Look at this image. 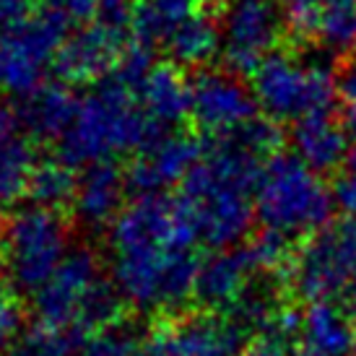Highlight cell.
<instances>
[{
    "instance_id": "obj_1",
    "label": "cell",
    "mask_w": 356,
    "mask_h": 356,
    "mask_svg": "<svg viewBox=\"0 0 356 356\" xmlns=\"http://www.w3.org/2000/svg\"><path fill=\"white\" fill-rule=\"evenodd\" d=\"M198 239L177 195H138L109 227V278L138 312H175L195 299Z\"/></svg>"
},
{
    "instance_id": "obj_2",
    "label": "cell",
    "mask_w": 356,
    "mask_h": 356,
    "mask_svg": "<svg viewBox=\"0 0 356 356\" xmlns=\"http://www.w3.org/2000/svg\"><path fill=\"white\" fill-rule=\"evenodd\" d=\"M266 167L239 133L208 138L198 164L179 185V206L200 245L239 248L255 218V190Z\"/></svg>"
},
{
    "instance_id": "obj_3",
    "label": "cell",
    "mask_w": 356,
    "mask_h": 356,
    "mask_svg": "<svg viewBox=\"0 0 356 356\" xmlns=\"http://www.w3.org/2000/svg\"><path fill=\"white\" fill-rule=\"evenodd\" d=\"M167 130L151 122L136 91L115 76L79 94L73 120L58 140V159L68 167H94L122 154H138ZM172 133V130H169Z\"/></svg>"
},
{
    "instance_id": "obj_4",
    "label": "cell",
    "mask_w": 356,
    "mask_h": 356,
    "mask_svg": "<svg viewBox=\"0 0 356 356\" xmlns=\"http://www.w3.org/2000/svg\"><path fill=\"white\" fill-rule=\"evenodd\" d=\"M31 305L44 325L79 327L89 336L122 325L128 307L91 248L70 250L55 276L31 297Z\"/></svg>"
},
{
    "instance_id": "obj_5",
    "label": "cell",
    "mask_w": 356,
    "mask_h": 356,
    "mask_svg": "<svg viewBox=\"0 0 356 356\" xmlns=\"http://www.w3.org/2000/svg\"><path fill=\"white\" fill-rule=\"evenodd\" d=\"M333 188L323 175L302 164L294 154L268 159L255 190V218L266 232L289 239H309L327 229L333 208Z\"/></svg>"
},
{
    "instance_id": "obj_6",
    "label": "cell",
    "mask_w": 356,
    "mask_h": 356,
    "mask_svg": "<svg viewBox=\"0 0 356 356\" xmlns=\"http://www.w3.org/2000/svg\"><path fill=\"white\" fill-rule=\"evenodd\" d=\"M252 94L270 122L297 125L307 118L333 115L338 76L325 60L278 50L252 73Z\"/></svg>"
},
{
    "instance_id": "obj_7",
    "label": "cell",
    "mask_w": 356,
    "mask_h": 356,
    "mask_svg": "<svg viewBox=\"0 0 356 356\" xmlns=\"http://www.w3.org/2000/svg\"><path fill=\"white\" fill-rule=\"evenodd\" d=\"M70 224L63 211L26 206L0 229V268L8 289L34 297L70 255Z\"/></svg>"
},
{
    "instance_id": "obj_8",
    "label": "cell",
    "mask_w": 356,
    "mask_h": 356,
    "mask_svg": "<svg viewBox=\"0 0 356 356\" xmlns=\"http://www.w3.org/2000/svg\"><path fill=\"white\" fill-rule=\"evenodd\" d=\"M70 31L65 21L42 8L0 29V94L26 99L50 83Z\"/></svg>"
},
{
    "instance_id": "obj_9",
    "label": "cell",
    "mask_w": 356,
    "mask_h": 356,
    "mask_svg": "<svg viewBox=\"0 0 356 356\" xmlns=\"http://www.w3.org/2000/svg\"><path fill=\"white\" fill-rule=\"evenodd\" d=\"M356 278V216L309 237L294 252L286 273L289 289L305 302H333Z\"/></svg>"
},
{
    "instance_id": "obj_10",
    "label": "cell",
    "mask_w": 356,
    "mask_h": 356,
    "mask_svg": "<svg viewBox=\"0 0 356 356\" xmlns=\"http://www.w3.org/2000/svg\"><path fill=\"white\" fill-rule=\"evenodd\" d=\"M218 29L224 65L237 76H252L281 50V40L289 31L278 0H224Z\"/></svg>"
},
{
    "instance_id": "obj_11",
    "label": "cell",
    "mask_w": 356,
    "mask_h": 356,
    "mask_svg": "<svg viewBox=\"0 0 356 356\" xmlns=\"http://www.w3.org/2000/svg\"><path fill=\"white\" fill-rule=\"evenodd\" d=\"M252 86L232 70L200 68L190 81V120L208 138H227L257 120Z\"/></svg>"
},
{
    "instance_id": "obj_12",
    "label": "cell",
    "mask_w": 356,
    "mask_h": 356,
    "mask_svg": "<svg viewBox=\"0 0 356 356\" xmlns=\"http://www.w3.org/2000/svg\"><path fill=\"white\" fill-rule=\"evenodd\" d=\"M248 333L221 315H190L161 320L140 338L136 356H242Z\"/></svg>"
},
{
    "instance_id": "obj_13",
    "label": "cell",
    "mask_w": 356,
    "mask_h": 356,
    "mask_svg": "<svg viewBox=\"0 0 356 356\" xmlns=\"http://www.w3.org/2000/svg\"><path fill=\"white\" fill-rule=\"evenodd\" d=\"M203 146L182 130H172L151 140L133 156L128 172L130 193L138 195H167L172 185H182L190 169L198 164Z\"/></svg>"
},
{
    "instance_id": "obj_14",
    "label": "cell",
    "mask_w": 356,
    "mask_h": 356,
    "mask_svg": "<svg viewBox=\"0 0 356 356\" xmlns=\"http://www.w3.org/2000/svg\"><path fill=\"white\" fill-rule=\"evenodd\" d=\"M128 44L130 34L109 29L99 21H89L68 34L55 73L63 83H99L115 70Z\"/></svg>"
},
{
    "instance_id": "obj_15",
    "label": "cell",
    "mask_w": 356,
    "mask_h": 356,
    "mask_svg": "<svg viewBox=\"0 0 356 356\" xmlns=\"http://www.w3.org/2000/svg\"><path fill=\"white\" fill-rule=\"evenodd\" d=\"M260 273L266 270L255 263L248 242L232 250H218L200 263L195 302L211 315H227Z\"/></svg>"
},
{
    "instance_id": "obj_16",
    "label": "cell",
    "mask_w": 356,
    "mask_h": 356,
    "mask_svg": "<svg viewBox=\"0 0 356 356\" xmlns=\"http://www.w3.org/2000/svg\"><path fill=\"white\" fill-rule=\"evenodd\" d=\"M128 193V172L118 161H102L81 172L76 198L70 208L76 211L83 227L109 229L122 213Z\"/></svg>"
},
{
    "instance_id": "obj_17",
    "label": "cell",
    "mask_w": 356,
    "mask_h": 356,
    "mask_svg": "<svg viewBox=\"0 0 356 356\" xmlns=\"http://www.w3.org/2000/svg\"><path fill=\"white\" fill-rule=\"evenodd\" d=\"M37 164L40 156L21 122L19 107L0 102V208L13 206L26 195Z\"/></svg>"
},
{
    "instance_id": "obj_18",
    "label": "cell",
    "mask_w": 356,
    "mask_h": 356,
    "mask_svg": "<svg viewBox=\"0 0 356 356\" xmlns=\"http://www.w3.org/2000/svg\"><path fill=\"white\" fill-rule=\"evenodd\" d=\"M297 346L317 356H354V312L336 302H312L299 312Z\"/></svg>"
},
{
    "instance_id": "obj_19",
    "label": "cell",
    "mask_w": 356,
    "mask_h": 356,
    "mask_svg": "<svg viewBox=\"0 0 356 356\" xmlns=\"http://www.w3.org/2000/svg\"><path fill=\"white\" fill-rule=\"evenodd\" d=\"M291 149L294 156L317 175L338 172L351 154L346 122H341L336 115L302 120L291 125Z\"/></svg>"
},
{
    "instance_id": "obj_20",
    "label": "cell",
    "mask_w": 356,
    "mask_h": 356,
    "mask_svg": "<svg viewBox=\"0 0 356 356\" xmlns=\"http://www.w3.org/2000/svg\"><path fill=\"white\" fill-rule=\"evenodd\" d=\"M143 112L161 130H177L190 118V81L172 63H154L136 89Z\"/></svg>"
},
{
    "instance_id": "obj_21",
    "label": "cell",
    "mask_w": 356,
    "mask_h": 356,
    "mask_svg": "<svg viewBox=\"0 0 356 356\" xmlns=\"http://www.w3.org/2000/svg\"><path fill=\"white\" fill-rule=\"evenodd\" d=\"M76 102H79V94H73L68 89V83L50 81L40 91H34L31 97L21 99V122H24V128H26L31 138L55 140L58 143L60 136L65 133V128L73 120Z\"/></svg>"
},
{
    "instance_id": "obj_22",
    "label": "cell",
    "mask_w": 356,
    "mask_h": 356,
    "mask_svg": "<svg viewBox=\"0 0 356 356\" xmlns=\"http://www.w3.org/2000/svg\"><path fill=\"white\" fill-rule=\"evenodd\" d=\"M211 0H136L133 40L143 47H164L172 34L208 8Z\"/></svg>"
},
{
    "instance_id": "obj_23",
    "label": "cell",
    "mask_w": 356,
    "mask_h": 356,
    "mask_svg": "<svg viewBox=\"0 0 356 356\" xmlns=\"http://www.w3.org/2000/svg\"><path fill=\"white\" fill-rule=\"evenodd\" d=\"M172 65L177 68H200L213 55H221V29L211 10H203L190 19L182 29L172 34V40L161 47Z\"/></svg>"
},
{
    "instance_id": "obj_24",
    "label": "cell",
    "mask_w": 356,
    "mask_h": 356,
    "mask_svg": "<svg viewBox=\"0 0 356 356\" xmlns=\"http://www.w3.org/2000/svg\"><path fill=\"white\" fill-rule=\"evenodd\" d=\"M76 188H79V177L73 175V167H68L60 159H44L31 175L26 198L34 206L63 211V208L73 206Z\"/></svg>"
},
{
    "instance_id": "obj_25",
    "label": "cell",
    "mask_w": 356,
    "mask_h": 356,
    "mask_svg": "<svg viewBox=\"0 0 356 356\" xmlns=\"http://www.w3.org/2000/svg\"><path fill=\"white\" fill-rule=\"evenodd\" d=\"M89 341V333L79 327H58V325H37L19 338L10 356H76Z\"/></svg>"
},
{
    "instance_id": "obj_26",
    "label": "cell",
    "mask_w": 356,
    "mask_h": 356,
    "mask_svg": "<svg viewBox=\"0 0 356 356\" xmlns=\"http://www.w3.org/2000/svg\"><path fill=\"white\" fill-rule=\"evenodd\" d=\"M299 312H284L276 323L266 325L248 338L242 356H294L297 348Z\"/></svg>"
},
{
    "instance_id": "obj_27",
    "label": "cell",
    "mask_w": 356,
    "mask_h": 356,
    "mask_svg": "<svg viewBox=\"0 0 356 356\" xmlns=\"http://www.w3.org/2000/svg\"><path fill=\"white\" fill-rule=\"evenodd\" d=\"M140 346V338H136L128 327H109L102 333L89 336L76 356H136Z\"/></svg>"
},
{
    "instance_id": "obj_28",
    "label": "cell",
    "mask_w": 356,
    "mask_h": 356,
    "mask_svg": "<svg viewBox=\"0 0 356 356\" xmlns=\"http://www.w3.org/2000/svg\"><path fill=\"white\" fill-rule=\"evenodd\" d=\"M21 323H24V309L19 305V294L10 289L0 286V356L10 354L21 333Z\"/></svg>"
},
{
    "instance_id": "obj_29",
    "label": "cell",
    "mask_w": 356,
    "mask_h": 356,
    "mask_svg": "<svg viewBox=\"0 0 356 356\" xmlns=\"http://www.w3.org/2000/svg\"><path fill=\"white\" fill-rule=\"evenodd\" d=\"M99 3L102 0H40V8L55 13L73 29L76 24H89L97 16Z\"/></svg>"
},
{
    "instance_id": "obj_30",
    "label": "cell",
    "mask_w": 356,
    "mask_h": 356,
    "mask_svg": "<svg viewBox=\"0 0 356 356\" xmlns=\"http://www.w3.org/2000/svg\"><path fill=\"white\" fill-rule=\"evenodd\" d=\"M333 195L348 216H356V143L351 146L346 164L338 169V177L333 182Z\"/></svg>"
},
{
    "instance_id": "obj_31",
    "label": "cell",
    "mask_w": 356,
    "mask_h": 356,
    "mask_svg": "<svg viewBox=\"0 0 356 356\" xmlns=\"http://www.w3.org/2000/svg\"><path fill=\"white\" fill-rule=\"evenodd\" d=\"M338 104L346 128L356 133V55H351L346 68L338 73Z\"/></svg>"
},
{
    "instance_id": "obj_32",
    "label": "cell",
    "mask_w": 356,
    "mask_h": 356,
    "mask_svg": "<svg viewBox=\"0 0 356 356\" xmlns=\"http://www.w3.org/2000/svg\"><path fill=\"white\" fill-rule=\"evenodd\" d=\"M29 16V0H0V29Z\"/></svg>"
},
{
    "instance_id": "obj_33",
    "label": "cell",
    "mask_w": 356,
    "mask_h": 356,
    "mask_svg": "<svg viewBox=\"0 0 356 356\" xmlns=\"http://www.w3.org/2000/svg\"><path fill=\"white\" fill-rule=\"evenodd\" d=\"M0 229H3V227H0Z\"/></svg>"
}]
</instances>
